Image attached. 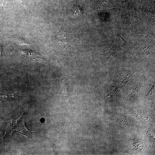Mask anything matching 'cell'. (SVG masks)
<instances>
[{
	"instance_id": "cell-1",
	"label": "cell",
	"mask_w": 155,
	"mask_h": 155,
	"mask_svg": "<svg viewBox=\"0 0 155 155\" xmlns=\"http://www.w3.org/2000/svg\"><path fill=\"white\" fill-rule=\"evenodd\" d=\"M26 117L25 115L23 113L18 120L10 121L6 127L7 134L11 135L14 132H17L32 139V135L34 133L29 131L25 125Z\"/></svg>"
},
{
	"instance_id": "cell-2",
	"label": "cell",
	"mask_w": 155,
	"mask_h": 155,
	"mask_svg": "<svg viewBox=\"0 0 155 155\" xmlns=\"http://www.w3.org/2000/svg\"><path fill=\"white\" fill-rule=\"evenodd\" d=\"M64 17L62 27L59 32L54 36L51 37L55 41L62 45L68 43L71 36L64 15Z\"/></svg>"
},
{
	"instance_id": "cell-3",
	"label": "cell",
	"mask_w": 155,
	"mask_h": 155,
	"mask_svg": "<svg viewBox=\"0 0 155 155\" xmlns=\"http://www.w3.org/2000/svg\"><path fill=\"white\" fill-rule=\"evenodd\" d=\"M153 48L154 46L149 42H143L138 47L137 53L141 57H146Z\"/></svg>"
},
{
	"instance_id": "cell-4",
	"label": "cell",
	"mask_w": 155,
	"mask_h": 155,
	"mask_svg": "<svg viewBox=\"0 0 155 155\" xmlns=\"http://www.w3.org/2000/svg\"><path fill=\"white\" fill-rule=\"evenodd\" d=\"M133 76V73L126 71L118 75L115 81L116 84L119 87L124 86L131 79Z\"/></svg>"
},
{
	"instance_id": "cell-5",
	"label": "cell",
	"mask_w": 155,
	"mask_h": 155,
	"mask_svg": "<svg viewBox=\"0 0 155 155\" xmlns=\"http://www.w3.org/2000/svg\"><path fill=\"white\" fill-rule=\"evenodd\" d=\"M118 48L113 45H111L107 47L102 58V66L106 64L110 58L118 52L119 49Z\"/></svg>"
},
{
	"instance_id": "cell-6",
	"label": "cell",
	"mask_w": 155,
	"mask_h": 155,
	"mask_svg": "<svg viewBox=\"0 0 155 155\" xmlns=\"http://www.w3.org/2000/svg\"><path fill=\"white\" fill-rule=\"evenodd\" d=\"M126 43V42L119 34L114 36L113 41V45L120 48L124 46Z\"/></svg>"
},
{
	"instance_id": "cell-7",
	"label": "cell",
	"mask_w": 155,
	"mask_h": 155,
	"mask_svg": "<svg viewBox=\"0 0 155 155\" xmlns=\"http://www.w3.org/2000/svg\"><path fill=\"white\" fill-rule=\"evenodd\" d=\"M22 53L24 55L26 56H28L29 57H30L35 59H42V58L41 55H40L39 54H38L35 52L31 50H24L22 51Z\"/></svg>"
},
{
	"instance_id": "cell-8",
	"label": "cell",
	"mask_w": 155,
	"mask_h": 155,
	"mask_svg": "<svg viewBox=\"0 0 155 155\" xmlns=\"http://www.w3.org/2000/svg\"><path fill=\"white\" fill-rule=\"evenodd\" d=\"M118 86L115 82H114L111 84L109 87V95L110 98L116 92L117 90L119 88Z\"/></svg>"
},
{
	"instance_id": "cell-9",
	"label": "cell",
	"mask_w": 155,
	"mask_h": 155,
	"mask_svg": "<svg viewBox=\"0 0 155 155\" xmlns=\"http://www.w3.org/2000/svg\"><path fill=\"white\" fill-rule=\"evenodd\" d=\"M74 13L76 17H80L82 15L81 9L78 6H75L74 8Z\"/></svg>"
},
{
	"instance_id": "cell-10",
	"label": "cell",
	"mask_w": 155,
	"mask_h": 155,
	"mask_svg": "<svg viewBox=\"0 0 155 155\" xmlns=\"http://www.w3.org/2000/svg\"><path fill=\"white\" fill-rule=\"evenodd\" d=\"M15 41L21 45H29V44L25 40L22 39V38L18 37H14Z\"/></svg>"
},
{
	"instance_id": "cell-11",
	"label": "cell",
	"mask_w": 155,
	"mask_h": 155,
	"mask_svg": "<svg viewBox=\"0 0 155 155\" xmlns=\"http://www.w3.org/2000/svg\"><path fill=\"white\" fill-rule=\"evenodd\" d=\"M18 94H13L12 95H9L1 94V95H0V100H6L8 97H13L15 95H18Z\"/></svg>"
},
{
	"instance_id": "cell-12",
	"label": "cell",
	"mask_w": 155,
	"mask_h": 155,
	"mask_svg": "<svg viewBox=\"0 0 155 155\" xmlns=\"http://www.w3.org/2000/svg\"><path fill=\"white\" fill-rule=\"evenodd\" d=\"M1 47H0V56H1Z\"/></svg>"
}]
</instances>
